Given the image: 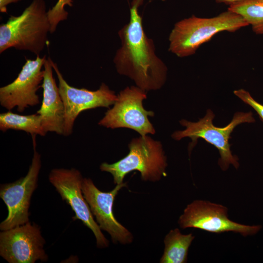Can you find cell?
<instances>
[{
    "mask_svg": "<svg viewBox=\"0 0 263 263\" xmlns=\"http://www.w3.org/2000/svg\"><path fill=\"white\" fill-rule=\"evenodd\" d=\"M234 94L244 103L252 107L258 113L260 119L263 121V104L256 100L250 94L244 90L239 89L234 91Z\"/></svg>",
    "mask_w": 263,
    "mask_h": 263,
    "instance_id": "cell-19",
    "label": "cell"
},
{
    "mask_svg": "<svg viewBox=\"0 0 263 263\" xmlns=\"http://www.w3.org/2000/svg\"><path fill=\"white\" fill-rule=\"evenodd\" d=\"M74 0H58L56 4L48 10V16L50 23V33H53L58 24L67 19L68 12L65 9L66 5L72 7Z\"/></svg>",
    "mask_w": 263,
    "mask_h": 263,
    "instance_id": "cell-18",
    "label": "cell"
},
{
    "mask_svg": "<svg viewBox=\"0 0 263 263\" xmlns=\"http://www.w3.org/2000/svg\"><path fill=\"white\" fill-rule=\"evenodd\" d=\"M227 212V208L222 205L196 200L188 205L178 223L183 229L194 228L214 233L233 232L245 237L261 229V225H245L231 220Z\"/></svg>",
    "mask_w": 263,
    "mask_h": 263,
    "instance_id": "cell-8",
    "label": "cell"
},
{
    "mask_svg": "<svg viewBox=\"0 0 263 263\" xmlns=\"http://www.w3.org/2000/svg\"><path fill=\"white\" fill-rule=\"evenodd\" d=\"M40 227L28 222L0 233V255L9 263L46 262Z\"/></svg>",
    "mask_w": 263,
    "mask_h": 263,
    "instance_id": "cell-11",
    "label": "cell"
},
{
    "mask_svg": "<svg viewBox=\"0 0 263 263\" xmlns=\"http://www.w3.org/2000/svg\"><path fill=\"white\" fill-rule=\"evenodd\" d=\"M194 238L192 233L183 234L178 228L170 230L164 238L165 248L160 263H187L188 249Z\"/></svg>",
    "mask_w": 263,
    "mask_h": 263,
    "instance_id": "cell-15",
    "label": "cell"
},
{
    "mask_svg": "<svg viewBox=\"0 0 263 263\" xmlns=\"http://www.w3.org/2000/svg\"><path fill=\"white\" fill-rule=\"evenodd\" d=\"M214 116L213 112L208 109L205 116L197 122L182 119L180 123L186 127L185 129L175 132L171 136L176 140L187 137L190 138L192 142L189 147V150L195 146L198 139L202 138L218 149L220 155L218 164L223 170H227L230 165L237 169L239 166L238 159L232 154L229 140L236 126L255 121L253 114L251 112H236L231 122L224 127H217L213 125Z\"/></svg>",
    "mask_w": 263,
    "mask_h": 263,
    "instance_id": "cell-5",
    "label": "cell"
},
{
    "mask_svg": "<svg viewBox=\"0 0 263 263\" xmlns=\"http://www.w3.org/2000/svg\"><path fill=\"white\" fill-rule=\"evenodd\" d=\"M217 3H224L230 5L238 3L244 0H215Z\"/></svg>",
    "mask_w": 263,
    "mask_h": 263,
    "instance_id": "cell-21",
    "label": "cell"
},
{
    "mask_svg": "<svg viewBox=\"0 0 263 263\" xmlns=\"http://www.w3.org/2000/svg\"><path fill=\"white\" fill-rule=\"evenodd\" d=\"M127 186L126 183L116 185L109 192L98 189L90 178H83L82 190L91 212L101 230L108 232L114 244H126L133 241L131 232L118 222L113 213V204L119 191Z\"/></svg>",
    "mask_w": 263,
    "mask_h": 263,
    "instance_id": "cell-13",
    "label": "cell"
},
{
    "mask_svg": "<svg viewBox=\"0 0 263 263\" xmlns=\"http://www.w3.org/2000/svg\"><path fill=\"white\" fill-rule=\"evenodd\" d=\"M248 25L242 16L228 10L212 18L192 16L174 25L169 36V50L178 57L188 56L219 32H234Z\"/></svg>",
    "mask_w": 263,
    "mask_h": 263,
    "instance_id": "cell-3",
    "label": "cell"
},
{
    "mask_svg": "<svg viewBox=\"0 0 263 263\" xmlns=\"http://www.w3.org/2000/svg\"><path fill=\"white\" fill-rule=\"evenodd\" d=\"M130 151L124 158L113 164L102 163L100 169L110 173L115 184L123 183L129 172L137 170L141 179L156 182L167 175V157L162 145L148 136H141L132 140L128 145Z\"/></svg>",
    "mask_w": 263,
    "mask_h": 263,
    "instance_id": "cell-4",
    "label": "cell"
},
{
    "mask_svg": "<svg viewBox=\"0 0 263 263\" xmlns=\"http://www.w3.org/2000/svg\"><path fill=\"white\" fill-rule=\"evenodd\" d=\"M144 1L132 2L130 21L118 32L121 46L113 62L119 74L129 77L146 91L162 87L166 80L167 68L155 55L153 42L144 30L138 11Z\"/></svg>",
    "mask_w": 263,
    "mask_h": 263,
    "instance_id": "cell-1",
    "label": "cell"
},
{
    "mask_svg": "<svg viewBox=\"0 0 263 263\" xmlns=\"http://www.w3.org/2000/svg\"><path fill=\"white\" fill-rule=\"evenodd\" d=\"M146 98V91L139 87H126L117 95L113 106L107 111L98 125L113 129H131L142 136L155 133V129L148 118L153 116L154 113L147 111L143 106V101Z\"/></svg>",
    "mask_w": 263,
    "mask_h": 263,
    "instance_id": "cell-7",
    "label": "cell"
},
{
    "mask_svg": "<svg viewBox=\"0 0 263 263\" xmlns=\"http://www.w3.org/2000/svg\"><path fill=\"white\" fill-rule=\"evenodd\" d=\"M227 10L242 16L255 34L263 35V0H244L229 5Z\"/></svg>",
    "mask_w": 263,
    "mask_h": 263,
    "instance_id": "cell-17",
    "label": "cell"
},
{
    "mask_svg": "<svg viewBox=\"0 0 263 263\" xmlns=\"http://www.w3.org/2000/svg\"><path fill=\"white\" fill-rule=\"evenodd\" d=\"M8 130L24 131L31 136L46 135L40 116L37 114L22 115L11 111L0 114V130L5 132Z\"/></svg>",
    "mask_w": 263,
    "mask_h": 263,
    "instance_id": "cell-16",
    "label": "cell"
},
{
    "mask_svg": "<svg viewBox=\"0 0 263 263\" xmlns=\"http://www.w3.org/2000/svg\"><path fill=\"white\" fill-rule=\"evenodd\" d=\"M43 67V79L41 85L43 89L42 100L36 113L40 116L42 126L46 133L52 132L63 135L64 106L53 76L50 57L46 59Z\"/></svg>",
    "mask_w": 263,
    "mask_h": 263,
    "instance_id": "cell-14",
    "label": "cell"
},
{
    "mask_svg": "<svg viewBox=\"0 0 263 263\" xmlns=\"http://www.w3.org/2000/svg\"><path fill=\"white\" fill-rule=\"evenodd\" d=\"M50 23L44 0H33L18 16L0 26V53L10 48L39 56L48 44Z\"/></svg>",
    "mask_w": 263,
    "mask_h": 263,
    "instance_id": "cell-2",
    "label": "cell"
},
{
    "mask_svg": "<svg viewBox=\"0 0 263 263\" xmlns=\"http://www.w3.org/2000/svg\"><path fill=\"white\" fill-rule=\"evenodd\" d=\"M51 63L58 78L59 94L65 109L63 135L72 134L75 121L83 111L98 107L109 108L116 101L117 95L105 83H102L96 91L71 86L64 78L57 64L52 60Z\"/></svg>",
    "mask_w": 263,
    "mask_h": 263,
    "instance_id": "cell-10",
    "label": "cell"
},
{
    "mask_svg": "<svg viewBox=\"0 0 263 263\" xmlns=\"http://www.w3.org/2000/svg\"><path fill=\"white\" fill-rule=\"evenodd\" d=\"M49 181L55 188L62 199L71 207L75 213L73 219L80 220L93 232L96 246L100 248L107 247L109 241L94 220L90 207L82 190L83 178L81 172L75 168L54 169L49 174Z\"/></svg>",
    "mask_w": 263,
    "mask_h": 263,
    "instance_id": "cell-9",
    "label": "cell"
},
{
    "mask_svg": "<svg viewBox=\"0 0 263 263\" xmlns=\"http://www.w3.org/2000/svg\"><path fill=\"white\" fill-rule=\"evenodd\" d=\"M32 137L34 154L27 174L14 182L0 185V197L8 210L7 217L0 224L1 231L29 222L30 200L37 188L41 167V155L36 149V135L32 136Z\"/></svg>",
    "mask_w": 263,
    "mask_h": 263,
    "instance_id": "cell-6",
    "label": "cell"
},
{
    "mask_svg": "<svg viewBox=\"0 0 263 263\" xmlns=\"http://www.w3.org/2000/svg\"><path fill=\"white\" fill-rule=\"evenodd\" d=\"M21 0H0V12L3 13H7V6L8 4L12 3H16Z\"/></svg>",
    "mask_w": 263,
    "mask_h": 263,
    "instance_id": "cell-20",
    "label": "cell"
},
{
    "mask_svg": "<svg viewBox=\"0 0 263 263\" xmlns=\"http://www.w3.org/2000/svg\"><path fill=\"white\" fill-rule=\"evenodd\" d=\"M46 59V56L26 59L17 78L0 88V104L2 107L8 111L16 108L18 112L22 113L29 107L39 104L37 93L43 81L42 68Z\"/></svg>",
    "mask_w": 263,
    "mask_h": 263,
    "instance_id": "cell-12",
    "label": "cell"
}]
</instances>
